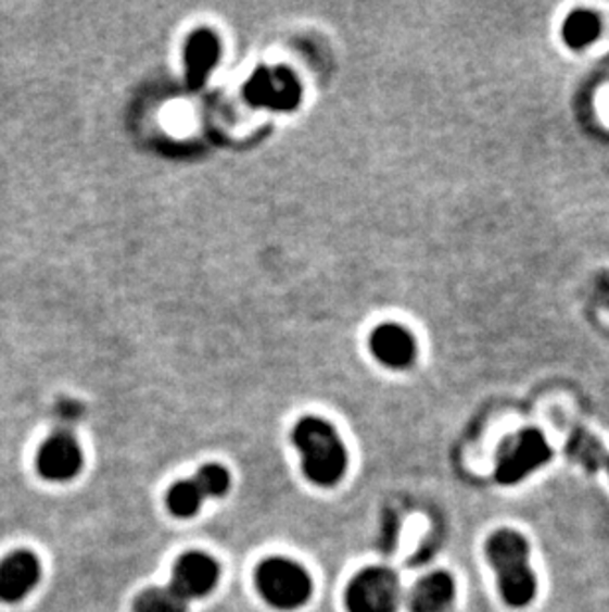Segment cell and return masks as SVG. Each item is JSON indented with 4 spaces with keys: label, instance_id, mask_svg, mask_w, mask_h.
<instances>
[{
    "label": "cell",
    "instance_id": "3",
    "mask_svg": "<svg viewBox=\"0 0 609 612\" xmlns=\"http://www.w3.org/2000/svg\"><path fill=\"white\" fill-rule=\"evenodd\" d=\"M255 585L267 604L279 611H293L309 601L310 577L307 571L283 557L264 561L255 573Z\"/></svg>",
    "mask_w": 609,
    "mask_h": 612
},
{
    "label": "cell",
    "instance_id": "6",
    "mask_svg": "<svg viewBox=\"0 0 609 612\" xmlns=\"http://www.w3.org/2000/svg\"><path fill=\"white\" fill-rule=\"evenodd\" d=\"M245 100L255 108L291 112L301 101V84L288 67H259L244 86Z\"/></svg>",
    "mask_w": 609,
    "mask_h": 612
},
{
    "label": "cell",
    "instance_id": "8",
    "mask_svg": "<svg viewBox=\"0 0 609 612\" xmlns=\"http://www.w3.org/2000/svg\"><path fill=\"white\" fill-rule=\"evenodd\" d=\"M38 472L46 479L52 482H66L78 474L84 466V457L79 450L78 442L66 435L58 433L46 440L40 452H38Z\"/></svg>",
    "mask_w": 609,
    "mask_h": 612
},
{
    "label": "cell",
    "instance_id": "16",
    "mask_svg": "<svg viewBox=\"0 0 609 612\" xmlns=\"http://www.w3.org/2000/svg\"><path fill=\"white\" fill-rule=\"evenodd\" d=\"M192 482L204 500L220 498L230 488V474L226 467L208 464V466L200 467L199 474L192 478Z\"/></svg>",
    "mask_w": 609,
    "mask_h": 612
},
{
    "label": "cell",
    "instance_id": "12",
    "mask_svg": "<svg viewBox=\"0 0 609 612\" xmlns=\"http://www.w3.org/2000/svg\"><path fill=\"white\" fill-rule=\"evenodd\" d=\"M454 579L447 573H433L411 590L410 611L443 612L454 601Z\"/></svg>",
    "mask_w": 609,
    "mask_h": 612
},
{
    "label": "cell",
    "instance_id": "11",
    "mask_svg": "<svg viewBox=\"0 0 609 612\" xmlns=\"http://www.w3.org/2000/svg\"><path fill=\"white\" fill-rule=\"evenodd\" d=\"M370 347L378 361L386 367H408L416 357V341L404 327L394 323L380 325L370 337Z\"/></svg>",
    "mask_w": 609,
    "mask_h": 612
},
{
    "label": "cell",
    "instance_id": "9",
    "mask_svg": "<svg viewBox=\"0 0 609 612\" xmlns=\"http://www.w3.org/2000/svg\"><path fill=\"white\" fill-rule=\"evenodd\" d=\"M40 580V561L30 551H14L0 563V601L21 602Z\"/></svg>",
    "mask_w": 609,
    "mask_h": 612
},
{
    "label": "cell",
    "instance_id": "13",
    "mask_svg": "<svg viewBox=\"0 0 609 612\" xmlns=\"http://www.w3.org/2000/svg\"><path fill=\"white\" fill-rule=\"evenodd\" d=\"M601 24L594 12L576 11L566 18L562 36L570 48H586L599 36Z\"/></svg>",
    "mask_w": 609,
    "mask_h": 612
},
{
    "label": "cell",
    "instance_id": "5",
    "mask_svg": "<svg viewBox=\"0 0 609 612\" xmlns=\"http://www.w3.org/2000/svg\"><path fill=\"white\" fill-rule=\"evenodd\" d=\"M398 604L399 580L390 569H365L346 589L348 612H396Z\"/></svg>",
    "mask_w": 609,
    "mask_h": 612
},
{
    "label": "cell",
    "instance_id": "15",
    "mask_svg": "<svg viewBox=\"0 0 609 612\" xmlns=\"http://www.w3.org/2000/svg\"><path fill=\"white\" fill-rule=\"evenodd\" d=\"M135 612H187V602L178 597L175 590L149 589L139 595L135 602Z\"/></svg>",
    "mask_w": 609,
    "mask_h": 612
},
{
    "label": "cell",
    "instance_id": "10",
    "mask_svg": "<svg viewBox=\"0 0 609 612\" xmlns=\"http://www.w3.org/2000/svg\"><path fill=\"white\" fill-rule=\"evenodd\" d=\"M220 57V42L214 33L200 28L192 33L185 46V64H187V82L190 89H200L208 78L212 67L216 66Z\"/></svg>",
    "mask_w": 609,
    "mask_h": 612
},
{
    "label": "cell",
    "instance_id": "1",
    "mask_svg": "<svg viewBox=\"0 0 609 612\" xmlns=\"http://www.w3.org/2000/svg\"><path fill=\"white\" fill-rule=\"evenodd\" d=\"M487 557L495 569L498 589L510 607H526L536 592V580L529 565V544L521 534L500 529L487 541Z\"/></svg>",
    "mask_w": 609,
    "mask_h": 612
},
{
    "label": "cell",
    "instance_id": "2",
    "mask_svg": "<svg viewBox=\"0 0 609 612\" xmlns=\"http://www.w3.org/2000/svg\"><path fill=\"white\" fill-rule=\"evenodd\" d=\"M293 442L303 457V470L317 486H334L346 470V450L331 424L307 416L295 426Z\"/></svg>",
    "mask_w": 609,
    "mask_h": 612
},
{
    "label": "cell",
    "instance_id": "4",
    "mask_svg": "<svg viewBox=\"0 0 609 612\" xmlns=\"http://www.w3.org/2000/svg\"><path fill=\"white\" fill-rule=\"evenodd\" d=\"M550 457V446L546 445L538 430H522L500 448L495 478L498 484L512 486L526 478L536 467L544 466Z\"/></svg>",
    "mask_w": 609,
    "mask_h": 612
},
{
    "label": "cell",
    "instance_id": "14",
    "mask_svg": "<svg viewBox=\"0 0 609 612\" xmlns=\"http://www.w3.org/2000/svg\"><path fill=\"white\" fill-rule=\"evenodd\" d=\"M202 501H204V498L200 496L199 488L194 486L192 479L178 482V484L170 488L168 496H166L168 510L177 517H192V515H196Z\"/></svg>",
    "mask_w": 609,
    "mask_h": 612
},
{
    "label": "cell",
    "instance_id": "7",
    "mask_svg": "<svg viewBox=\"0 0 609 612\" xmlns=\"http://www.w3.org/2000/svg\"><path fill=\"white\" fill-rule=\"evenodd\" d=\"M220 577L218 563L206 553L192 551L180 557L175 563L170 589L177 592L182 601L206 597L216 587Z\"/></svg>",
    "mask_w": 609,
    "mask_h": 612
}]
</instances>
